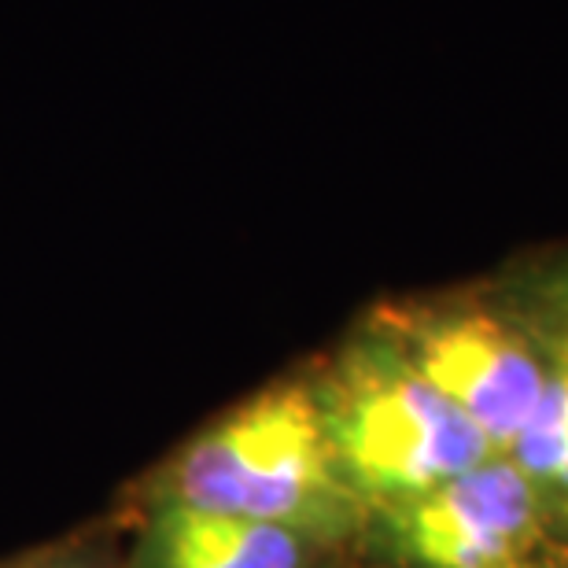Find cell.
<instances>
[{
    "label": "cell",
    "instance_id": "obj_1",
    "mask_svg": "<svg viewBox=\"0 0 568 568\" xmlns=\"http://www.w3.org/2000/svg\"><path fill=\"white\" fill-rule=\"evenodd\" d=\"M155 495L292 528L336 531L358 495L344 480L311 388L258 392L203 428L159 476Z\"/></svg>",
    "mask_w": 568,
    "mask_h": 568
},
{
    "label": "cell",
    "instance_id": "obj_2",
    "mask_svg": "<svg viewBox=\"0 0 568 568\" xmlns=\"http://www.w3.org/2000/svg\"><path fill=\"white\" fill-rule=\"evenodd\" d=\"M336 465L358 498L399 506L491 462L484 432L384 333L358 336L314 392Z\"/></svg>",
    "mask_w": 568,
    "mask_h": 568
},
{
    "label": "cell",
    "instance_id": "obj_3",
    "mask_svg": "<svg viewBox=\"0 0 568 568\" xmlns=\"http://www.w3.org/2000/svg\"><path fill=\"white\" fill-rule=\"evenodd\" d=\"M410 366L484 432L495 454H509L536 410L547 362L506 317L484 306H428L384 317Z\"/></svg>",
    "mask_w": 568,
    "mask_h": 568
},
{
    "label": "cell",
    "instance_id": "obj_4",
    "mask_svg": "<svg viewBox=\"0 0 568 568\" xmlns=\"http://www.w3.org/2000/svg\"><path fill=\"white\" fill-rule=\"evenodd\" d=\"M392 509V536L422 568H517L536 536V491L514 462H484Z\"/></svg>",
    "mask_w": 568,
    "mask_h": 568
},
{
    "label": "cell",
    "instance_id": "obj_5",
    "mask_svg": "<svg viewBox=\"0 0 568 568\" xmlns=\"http://www.w3.org/2000/svg\"><path fill=\"white\" fill-rule=\"evenodd\" d=\"M300 531L155 495L133 568H303Z\"/></svg>",
    "mask_w": 568,
    "mask_h": 568
},
{
    "label": "cell",
    "instance_id": "obj_6",
    "mask_svg": "<svg viewBox=\"0 0 568 568\" xmlns=\"http://www.w3.org/2000/svg\"><path fill=\"white\" fill-rule=\"evenodd\" d=\"M509 462L528 480L554 484L568 491V351L547 366V384L528 425L509 447Z\"/></svg>",
    "mask_w": 568,
    "mask_h": 568
},
{
    "label": "cell",
    "instance_id": "obj_7",
    "mask_svg": "<svg viewBox=\"0 0 568 568\" xmlns=\"http://www.w3.org/2000/svg\"><path fill=\"white\" fill-rule=\"evenodd\" d=\"M525 292V300L539 314V322L558 336L561 351H568V258L531 274Z\"/></svg>",
    "mask_w": 568,
    "mask_h": 568
},
{
    "label": "cell",
    "instance_id": "obj_8",
    "mask_svg": "<svg viewBox=\"0 0 568 568\" xmlns=\"http://www.w3.org/2000/svg\"><path fill=\"white\" fill-rule=\"evenodd\" d=\"M52 568H97V565H52Z\"/></svg>",
    "mask_w": 568,
    "mask_h": 568
}]
</instances>
